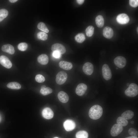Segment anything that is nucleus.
Returning a JSON list of instances; mask_svg holds the SVG:
<instances>
[{"mask_svg":"<svg viewBox=\"0 0 138 138\" xmlns=\"http://www.w3.org/2000/svg\"><path fill=\"white\" fill-rule=\"evenodd\" d=\"M103 36L105 37L108 39H110L113 36V31L111 28L106 27L103 29Z\"/></svg>","mask_w":138,"mask_h":138,"instance_id":"nucleus-14","label":"nucleus"},{"mask_svg":"<svg viewBox=\"0 0 138 138\" xmlns=\"http://www.w3.org/2000/svg\"><path fill=\"white\" fill-rule=\"evenodd\" d=\"M28 45L25 42H22L19 43L18 46V49L22 51H26Z\"/></svg>","mask_w":138,"mask_h":138,"instance_id":"nucleus-30","label":"nucleus"},{"mask_svg":"<svg viewBox=\"0 0 138 138\" xmlns=\"http://www.w3.org/2000/svg\"><path fill=\"white\" fill-rule=\"evenodd\" d=\"M57 97L59 100L63 103L68 102L69 98L68 95L65 92L61 91L59 92L57 95Z\"/></svg>","mask_w":138,"mask_h":138,"instance_id":"nucleus-16","label":"nucleus"},{"mask_svg":"<svg viewBox=\"0 0 138 138\" xmlns=\"http://www.w3.org/2000/svg\"><path fill=\"white\" fill-rule=\"evenodd\" d=\"M1 116H0V121H1Z\"/></svg>","mask_w":138,"mask_h":138,"instance_id":"nucleus-42","label":"nucleus"},{"mask_svg":"<svg viewBox=\"0 0 138 138\" xmlns=\"http://www.w3.org/2000/svg\"><path fill=\"white\" fill-rule=\"evenodd\" d=\"M52 56L55 58L59 59L61 57V54L58 51H53Z\"/></svg>","mask_w":138,"mask_h":138,"instance_id":"nucleus-34","label":"nucleus"},{"mask_svg":"<svg viewBox=\"0 0 138 138\" xmlns=\"http://www.w3.org/2000/svg\"><path fill=\"white\" fill-rule=\"evenodd\" d=\"M0 63L4 67L7 68H10L12 66V64L9 59L4 55L0 56Z\"/></svg>","mask_w":138,"mask_h":138,"instance_id":"nucleus-10","label":"nucleus"},{"mask_svg":"<svg viewBox=\"0 0 138 138\" xmlns=\"http://www.w3.org/2000/svg\"><path fill=\"white\" fill-rule=\"evenodd\" d=\"M103 110L102 107L98 105H95L90 109L89 112V117L96 120L100 118L102 115Z\"/></svg>","mask_w":138,"mask_h":138,"instance_id":"nucleus-1","label":"nucleus"},{"mask_svg":"<svg viewBox=\"0 0 138 138\" xmlns=\"http://www.w3.org/2000/svg\"><path fill=\"white\" fill-rule=\"evenodd\" d=\"M117 124H119L122 126H125L127 125L128 122L127 120L121 117H119L117 120Z\"/></svg>","mask_w":138,"mask_h":138,"instance_id":"nucleus-24","label":"nucleus"},{"mask_svg":"<svg viewBox=\"0 0 138 138\" xmlns=\"http://www.w3.org/2000/svg\"><path fill=\"white\" fill-rule=\"evenodd\" d=\"M67 78V75L65 72L63 71H60L56 75V82L57 84L61 85L65 82Z\"/></svg>","mask_w":138,"mask_h":138,"instance_id":"nucleus-3","label":"nucleus"},{"mask_svg":"<svg viewBox=\"0 0 138 138\" xmlns=\"http://www.w3.org/2000/svg\"><path fill=\"white\" fill-rule=\"evenodd\" d=\"M138 27H137V33L138 32Z\"/></svg>","mask_w":138,"mask_h":138,"instance_id":"nucleus-40","label":"nucleus"},{"mask_svg":"<svg viewBox=\"0 0 138 138\" xmlns=\"http://www.w3.org/2000/svg\"><path fill=\"white\" fill-rule=\"evenodd\" d=\"M77 2L79 4L81 5L83 3L84 0H77Z\"/></svg>","mask_w":138,"mask_h":138,"instance_id":"nucleus-35","label":"nucleus"},{"mask_svg":"<svg viewBox=\"0 0 138 138\" xmlns=\"http://www.w3.org/2000/svg\"><path fill=\"white\" fill-rule=\"evenodd\" d=\"M94 27L92 26H90L88 27L85 30L86 36L88 37L92 36L94 34Z\"/></svg>","mask_w":138,"mask_h":138,"instance_id":"nucleus-27","label":"nucleus"},{"mask_svg":"<svg viewBox=\"0 0 138 138\" xmlns=\"http://www.w3.org/2000/svg\"><path fill=\"white\" fill-rule=\"evenodd\" d=\"M52 92V89L49 87H47L44 85L41 87L40 92L42 95L45 96L51 93Z\"/></svg>","mask_w":138,"mask_h":138,"instance_id":"nucleus-19","label":"nucleus"},{"mask_svg":"<svg viewBox=\"0 0 138 138\" xmlns=\"http://www.w3.org/2000/svg\"><path fill=\"white\" fill-rule=\"evenodd\" d=\"M51 50L53 52L58 51L61 54L64 53L66 51L65 47L62 44L59 43H56L52 45Z\"/></svg>","mask_w":138,"mask_h":138,"instance_id":"nucleus-12","label":"nucleus"},{"mask_svg":"<svg viewBox=\"0 0 138 138\" xmlns=\"http://www.w3.org/2000/svg\"><path fill=\"white\" fill-rule=\"evenodd\" d=\"M60 67L66 70H70L72 68L73 66L72 63L65 61H62L59 63Z\"/></svg>","mask_w":138,"mask_h":138,"instance_id":"nucleus-17","label":"nucleus"},{"mask_svg":"<svg viewBox=\"0 0 138 138\" xmlns=\"http://www.w3.org/2000/svg\"><path fill=\"white\" fill-rule=\"evenodd\" d=\"M95 22L98 27L99 28L102 27L104 24V19L103 16L101 15L97 16L95 19Z\"/></svg>","mask_w":138,"mask_h":138,"instance_id":"nucleus-20","label":"nucleus"},{"mask_svg":"<svg viewBox=\"0 0 138 138\" xmlns=\"http://www.w3.org/2000/svg\"><path fill=\"white\" fill-rule=\"evenodd\" d=\"M87 88V86L85 84L83 83H80L76 88V93L79 96H82L85 93Z\"/></svg>","mask_w":138,"mask_h":138,"instance_id":"nucleus-11","label":"nucleus"},{"mask_svg":"<svg viewBox=\"0 0 138 138\" xmlns=\"http://www.w3.org/2000/svg\"><path fill=\"white\" fill-rule=\"evenodd\" d=\"M48 56L44 54H42L39 56L37 58V61L40 64L43 65L47 64L49 62Z\"/></svg>","mask_w":138,"mask_h":138,"instance_id":"nucleus-18","label":"nucleus"},{"mask_svg":"<svg viewBox=\"0 0 138 138\" xmlns=\"http://www.w3.org/2000/svg\"><path fill=\"white\" fill-rule=\"evenodd\" d=\"M1 49L2 51L10 54H14L15 52L13 46L9 44H6L3 45Z\"/></svg>","mask_w":138,"mask_h":138,"instance_id":"nucleus-15","label":"nucleus"},{"mask_svg":"<svg viewBox=\"0 0 138 138\" xmlns=\"http://www.w3.org/2000/svg\"><path fill=\"white\" fill-rule=\"evenodd\" d=\"M38 28L46 33H48L49 30L44 23L40 22L38 23L37 25Z\"/></svg>","mask_w":138,"mask_h":138,"instance_id":"nucleus-28","label":"nucleus"},{"mask_svg":"<svg viewBox=\"0 0 138 138\" xmlns=\"http://www.w3.org/2000/svg\"><path fill=\"white\" fill-rule=\"evenodd\" d=\"M82 69L83 72L87 75H90L94 71V66L93 64L89 62L85 63L83 65Z\"/></svg>","mask_w":138,"mask_h":138,"instance_id":"nucleus-7","label":"nucleus"},{"mask_svg":"<svg viewBox=\"0 0 138 138\" xmlns=\"http://www.w3.org/2000/svg\"><path fill=\"white\" fill-rule=\"evenodd\" d=\"M35 79L37 82L39 83H42L45 80L44 77L43 75L40 74L37 75L36 76Z\"/></svg>","mask_w":138,"mask_h":138,"instance_id":"nucleus-31","label":"nucleus"},{"mask_svg":"<svg viewBox=\"0 0 138 138\" xmlns=\"http://www.w3.org/2000/svg\"><path fill=\"white\" fill-rule=\"evenodd\" d=\"M102 75L104 78L106 80L110 79L112 77V73L108 65L106 64H104L102 67Z\"/></svg>","mask_w":138,"mask_h":138,"instance_id":"nucleus-4","label":"nucleus"},{"mask_svg":"<svg viewBox=\"0 0 138 138\" xmlns=\"http://www.w3.org/2000/svg\"><path fill=\"white\" fill-rule=\"evenodd\" d=\"M130 20L129 16L126 14L122 13L118 15L116 18V20L119 24H125L128 23Z\"/></svg>","mask_w":138,"mask_h":138,"instance_id":"nucleus-9","label":"nucleus"},{"mask_svg":"<svg viewBox=\"0 0 138 138\" xmlns=\"http://www.w3.org/2000/svg\"><path fill=\"white\" fill-rule=\"evenodd\" d=\"M42 115L45 118L50 119L53 118L54 113L51 108L49 107H46L43 110Z\"/></svg>","mask_w":138,"mask_h":138,"instance_id":"nucleus-13","label":"nucleus"},{"mask_svg":"<svg viewBox=\"0 0 138 138\" xmlns=\"http://www.w3.org/2000/svg\"><path fill=\"white\" fill-rule=\"evenodd\" d=\"M129 134L133 136H137L138 135V132L137 130L135 129L131 128L128 130Z\"/></svg>","mask_w":138,"mask_h":138,"instance_id":"nucleus-32","label":"nucleus"},{"mask_svg":"<svg viewBox=\"0 0 138 138\" xmlns=\"http://www.w3.org/2000/svg\"><path fill=\"white\" fill-rule=\"evenodd\" d=\"M7 86L8 88L14 89H19L21 87L19 83L16 82H10L8 84Z\"/></svg>","mask_w":138,"mask_h":138,"instance_id":"nucleus-22","label":"nucleus"},{"mask_svg":"<svg viewBox=\"0 0 138 138\" xmlns=\"http://www.w3.org/2000/svg\"><path fill=\"white\" fill-rule=\"evenodd\" d=\"M129 4L132 7H136L138 6V0H130Z\"/></svg>","mask_w":138,"mask_h":138,"instance_id":"nucleus-33","label":"nucleus"},{"mask_svg":"<svg viewBox=\"0 0 138 138\" xmlns=\"http://www.w3.org/2000/svg\"><path fill=\"white\" fill-rule=\"evenodd\" d=\"M114 62L117 67L120 68H122L126 65V60L124 57L119 56L117 57L114 59Z\"/></svg>","mask_w":138,"mask_h":138,"instance_id":"nucleus-5","label":"nucleus"},{"mask_svg":"<svg viewBox=\"0 0 138 138\" xmlns=\"http://www.w3.org/2000/svg\"><path fill=\"white\" fill-rule=\"evenodd\" d=\"M37 37L39 39L44 41L48 39V35L44 32H40L38 33Z\"/></svg>","mask_w":138,"mask_h":138,"instance_id":"nucleus-29","label":"nucleus"},{"mask_svg":"<svg viewBox=\"0 0 138 138\" xmlns=\"http://www.w3.org/2000/svg\"><path fill=\"white\" fill-rule=\"evenodd\" d=\"M125 94L126 96L129 97L136 96L138 94V86L134 83L131 84L125 90Z\"/></svg>","mask_w":138,"mask_h":138,"instance_id":"nucleus-2","label":"nucleus"},{"mask_svg":"<svg viewBox=\"0 0 138 138\" xmlns=\"http://www.w3.org/2000/svg\"><path fill=\"white\" fill-rule=\"evenodd\" d=\"M18 0H9V2L11 3H14L16 2Z\"/></svg>","mask_w":138,"mask_h":138,"instance_id":"nucleus-36","label":"nucleus"},{"mask_svg":"<svg viewBox=\"0 0 138 138\" xmlns=\"http://www.w3.org/2000/svg\"><path fill=\"white\" fill-rule=\"evenodd\" d=\"M134 123V121H132L131 122V123L132 124H133Z\"/></svg>","mask_w":138,"mask_h":138,"instance_id":"nucleus-38","label":"nucleus"},{"mask_svg":"<svg viewBox=\"0 0 138 138\" xmlns=\"http://www.w3.org/2000/svg\"><path fill=\"white\" fill-rule=\"evenodd\" d=\"M75 40L78 42L82 43L85 40L86 38L84 34L82 33L77 34L75 37Z\"/></svg>","mask_w":138,"mask_h":138,"instance_id":"nucleus-25","label":"nucleus"},{"mask_svg":"<svg viewBox=\"0 0 138 138\" xmlns=\"http://www.w3.org/2000/svg\"><path fill=\"white\" fill-rule=\"evenodd\" d=\"M88 133L84 130L79 131L76 134V138H88Z\"/></svg>","mask_w":138,"mask_h":138,"instance_id":"nucleus-23","label":"nucleus"},{"mask_svg":"<svg viewBox=\"0 0 138 138\" xmlns=\"http://www.w3.org/2000/svg\"><path fill=\"white\" fill-rule=\"evenodd\" d=\"M53 138H59L57 137H53Z\"/></svg>","mask_w":138,"mask_h":138,"instance_id":"nucleus-41","label":"nucleus"},{"mask_svg":"<svg viewBox=\"0 0 138 138\" xmlns=\"http://www.w3.org/2000/svg\"><path fill=\"white\" fill-rule=\"evenodd\" d=\"M129 85H130V84H129V83H127V86H129Z\"/></svg>","mask_w":138,"mask_h":138,"instance_id":"nucleus-39","label":"nucleus"},{"mask_svg":"<svg viewBox=\"0 0 138 138\" xmlns=\"http://www.w3.org/2000/svg\"><path fill=\"white\" fill-rule=\"evenodd\" d=\"M63 126L65 130L70 131L73 130L75 128L76 124L75 122L70 119L66 120L64 122Z\"/></svg>","mask_w":138,"mask_h":138,"instance_id":"nucleus-8","label":"nucleus"},{"mask_svg":"<svg viewBox=\"0 0 138 138\" xmlns=\"http://www.w3.org/2000/svg\"><path fill=\"white\" fill-rule=\"evenodd\" d=\"M123 127L118 124H115L112 127L110 130L111 135L116 136L119 134L123 131Z\"/></svg>","mask_w":138,"mask_h":138,"instance_id":"nucleus-6","label":"nucleus"},{"mask_svg":"<svg viewBox=\"0 0 138 138\" xmlns=\"http://www.w3.org/2000/svg\"><path fill=\"white\" fill-rule=\"evenodd\" d=\"M134 116V112L130 110H127L123 113L121 115V117L126 120L132 119Z\"/></svg>","mask_w":138,"mask_h":138,"instance_id":"nucleus-21","label":"nucleus"},{"mask_svg":"<svg viewBox=\"0 0 138 138\" xmlns=\"http://www.w3.org/2000/svg\"><path fill=\"white\" fill-rule=\"evenodd\" d=\"M125 138H138V137L136 136H131Z\"/></svg>","mask_w":138,"mask_h":138,"instance_id":"nucleus-37","label":"nucleus"},{"mask_svg":"<svg viewBox=\"0 0 138 138\" xmlns=\"http://www.w3.org/2000/svg\"><path fill=\"white\" fill-rule=\"evenodd\" d=\"M8 14V12L6 9H0V22L7 17Z\"/></svg>","mask_w":138,"mask_h":138,"instance_id":"nucleus-26","label":"nucleus"}]
</instances>
